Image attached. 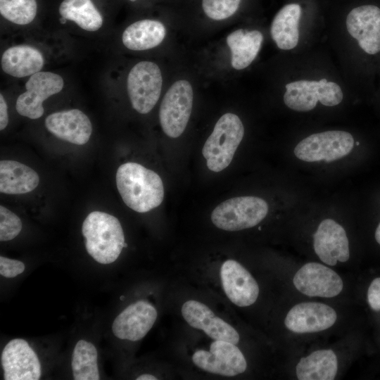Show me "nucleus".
Instances as JSON below:
<instances>
[{"label": "nucleus", "instance_id": "nucleus-1", "mask_svg": "<svg viewBox=\"0 0 380 380\" xmlns=\"http://www.w3.org/2000/svg\"><path fill=\"white\" fill-rule=\"evenodd\" d=\"M115 181L122 201L136 212H148L163 202L164 187L160 177L141 164H122L117 170Z\"/></svg>", "mask_w": 380, "mask_h": 380}, {"label": "nucleus", "instance_id": "nucleus-2", "mask_svg": "<svg viewBox=\"0 0 380 380\" xmlns=\"http://www.w3.org/2000/svg\"><path fill=\"white\" fill-rule=\"evenodd\" d=\"M82 232L87 253L103 265L115 262L124 248L125 235L118 219L101 211L90 213L83 222Z\"/></svg>", "mask_w": 380, "mask_h": 380}, {"label": "nucleus", "instance_id": "nucleus-3", "mask_svg": "<svg viewBox=\"0 0 380 380\" xmlns=\"http://www.w3.org/2000/svg\"><path fill=\"white\" fill-rule=\"evenodd\" d=\"M243 134V125L236 115L227 113L222 115L202 149L208 169L218 172L227 167Z\"/></svg>", "mask_w": 380, "mask_h": 380}, {"label": "nucleus", "instance_id": "nucleus-4", "mask_svg": "<svg viewBox=\"0 0 380 380\" xmlns=\"http://www.w3.org/2000/svg\"><path fill=\"white\" fill-rule=\"evenodd\" d=\"M268 213L266 201L256 196L232 198L212 212L211 220L220 229L234 232L255 227Z\"/></svg>", "mask_w": 380, "mask_h": 380}, {"label": "nucleus", "instance_id": "nucleus-5", "mask_svg": "<svg viewBox=\"0 0 380 380\" xmlns=\"http://www.w3.org/2000/svg\"><path fill=\"white\" fill-rule=\"evenodd\" d=\"M284 101L287 107L296 111H309L317 101L327 106H334L343 99L338 84L326 79L319 81L298 80L286 85Z\"/></svg>", "mask_w": 380, "mask_h": 380}, {"label": "nucleus", "instance_id": "nucleus-6", "mask_svg": "<svg viewBox=\"0 0 380 380\" xmlns=\"http://www.w3.org/2000/svg\"><path fill=\"white\" fill-rule=\"evenodd\" d=\"M194 99L191 84L180 80L165 94L159 110V120L164 133L177 138L184 131L189 120Z\"/></svg>", "mask_w": 380, "mask_h": 380}, {"label": "nucleus", "instance_id": "nucleus-7", "mask_svg": "<svg viewBox=\"0 0 380 380\" xmlns=\"http://www.w3.org/2000/svg\"><path fill=\"white\" fill-rule=\"evenodd\" d=\"M163 79L158 65L151 61H141L130 70L127 79V89L133 108L141 114L149 113L157 103Z\"/></svg>", "mask_w": 380, "mask_h": 380}, {"label": "nucleus", "instance_id": "nucleus-8", "mask_svg": "<svg viewBox=\"0 0 380 380\" xmlns=\"http://www.w3.org/2000/svg\"><path fill=\"white\" fill-rule=\"evenodd\" d=\"M354 146L353 136L345 131H327L312 134L294 148L295 156L305 162H331L348 155Z\"/></svg>", "mask_w": 380, "mask_h": 380}, {"label": "nucleus", "instance_id": "nucleus-9", "mask_svg": "<svg viewBox=\"0 0 380 380\" xmlns=\"http://www.w3.org/2000/svg\"><path fill=\"white\" fill-rule=\"evenodd\" d=\"M192 361L200 369L215 374L234 376L247 368L246 359L236 344L215 340L210 350H198L192 355Z\"/></svg>", "mask_w": 380, "mask_h": 380}, {"label": "nucleus", "instance_id": "nucleus-10", "mask_svg": "<svg viewBox=\"0 0 380 380\" xmlns=\"http://www.w3.org/2000/svg\"><path fill=\"white\" fill-rule=\"evenodd\" d=\"M63 86L61 76L51 72L39 71L31 75L25 84L26 91L17 99V112L30 119L39 118L44 113L43 102L59 93Z\"/></svg>", "mask_w": 380, "mask_h": 380}, {"label": "nucleus", "instance_id": "nucleus-11", "mask_svg": "<svg viewBox=\"0 0 380 380\" xmlns=\"http://www.w3.org/2000/svg\"><path fill=\"white\" fill-rule=\"evenodd\" d=\"M1 362L5 380H38L41 377L38 357L23 338L12 339L6 345Z\"/></svg>", "mask_w": 380, "mask_h": 380}, {"label": "nucleus", "instance_id": "nucleus-12", "mask_svg": "<svg viewBox=\"0 0 380 380\" xmlns=\"http://www.w3.org/2000/svg\"><path fill=\"white\" fill-rule=\"evenodd\" d=\"M293 283L300 292L311 297H335L343 286L341 278L336 272L317 262H309L301 267L294 275Z\"/></svg>", "mask_w": 380, "mask_h": 380}, {"label": "nucleus", "instance_id": "nucleus-13", "mask_svg": "<svg viewBox=\"0 0 380 380\" xmlns=\"http://www.w3.org/2000/svg\"><path fill=\"white\" fill-rule=\"evenodd\" d=\"M220 279L227 298L237 306L253 304L259 295L257 281L239 262L227 260L220 268Z\"/></svg>", "mask_w": 380, "mask_h": 380}, {"label": "nucleus", "instance_id": "nucleus-14", "mask_svg": "<svg viewBox=\"0 0 380 380\" xmlns=\"http://www.w3.org/2000/svg\"><path fill=\"white\" fill-rule=\"evenodd\" d=\"M157 311L150 303L141 300L129 305L115 319L112 331L118 338L137 341L153 326Z\"/></svg>", "mask_w": 380, "mask_h": 380}, {"label": "nucleus", "instance_id": "nucleus-15", "mask_svg": "<svg viewBox=\"0 0 380 380\" xmlns=\"http://www.w3.org/2000/svg\"><path fill=\"white\" fill-rule=\"evenodd\" d=\"M348 33L369 54L380 51V8L365 5L351 10L346 19Z\"/></svg>", "mask_w": 380, "mask_h": 380}, {"label": "nucleus", "instance_id": "nucleus-16", "mask_svg": "<svg viewBox=\"0 0 380 380\" xmlns=\"http://www.w3.org/2000/svg\"><path fill=\"white\" fill-rule=\"evenodd\" d=\"M337 315L330 306L315 302L294 305L287 313L284 324L288 329L298 334L324 331L334 325Z\"/></svg>", "mask_w": 380, "mask_h": 380}, {"label": "nucleus", "instance_id": "nucleus-17", "mask_svg": "<svg viewBox=\"0 0 380 380\" xmlns=\"http://www.w3.org/2000/svg\"><path fill=\"white\" fill-rule=\"evenodd\" d=\"M315 253L325 264L334 266L346 262L350 257L349 243L345 229L331 219H325L313 235Z\"/></svg>", "mask_w": 380, "mask_h": 380}, {"label": "nucleus", "instance_id": "nucleus-18", "mask_svg": "<svg viewBox=\"0 0 380 380\" xmlns=\"http://www.w3.org/2000/svg\"><path fill=\"white\" fill-rule=\"evenodd\" d=\"M182 315L192 327L203 330L214 340H222L236 344L239 335L236 329L216 316L205 304L195 300L186 301L182 307Z\"/></svg>", "mask_w": 380, "mask_h": 380}, {"label": "nucleus", "instance_id": "nucleus-19", "mask_svg": "<svg viewBox=\"0 0 380 380\" xmlns=\"http://www.w3.org/2000/svg\"><path fill=\"white\" fill-rule=\"evenodd\" d=\"M45 126L56 137L77 145L87 143L92 133L89 118L79 109L53 113L46 118Z\"/></svg>", "mask_w": 380, "mask_h": 380}, {"label": "nucleus", "instance_id": "nucleus-20", "mask_svg": "<svg viewBox=\"0 0 380 380\" xmlns=\"http://www.w3.org/2000/svg\"><path fill=\"white\" fill-rule=\"evenodd\" d=\"M44 63L42 53L29 45H17L7 49L1 60L3 71L15 77L31 76L39 72Z\"/></svg>", "mask_w": 380, "mask_h": 380}, {"label": "nucleus", "instance_id": "nucleus-21", "mask_svg": "<svg viewBox=\"0 0 380 380\" xmlns=\"http://www.w3.org/2000/svg\"><path fill=\"white\" fill-rule=\"evenodd\" d=\"M39 183L37 172L16 160L0 162V191L6 194H23L35 189Z\"/></svg>", "mask_w": 380, "mask_h": 380}, {"label": "nucleus", "instance_id": "nucleus-22", "mask_svg": "<svg viewBox=\"0 0 380 380\" xmlns=\"http://www.w3.org/2000/svg\"><path fill=\"white\" fill-rule=\"evenodd\" d=\"M165 34L166 29L162 23L146 19L129 25L122 33V41L128 49L143 51L158 46Z\"/></svg>", "mask_w": 380, "mask_h": 380}, {"label": "nucleus", "instance_id": "nucleus-23", "mask_svg": "<svg viewBox=\"0 0 380 380\" xmlns=\"http://www.w3.org/2000/svg\"><path fill=\"white\" fill-rule=\"evenodd\" d=\"M301 8L297 4L284 6L274 16L271 25V35L278 48L290 50L298 44V23Z\"/></svg>", "mask_w": 380, "mask_h": 380}, {"label": "nucleus", "instance_id": "nucleus-24", "mask_svg": "<svg viewBox=\"0 0 380 380\" xmlns=\"http://www.w3.org/2000/svg\"><path fill=\"white\" fill-rule=\"evenodd\" d=\"M263 41L262 34L258 30H235L227 37L232 53V66L236 70L247 68L257 56Z\"/></svg>", "mask_w": 380, "mask_h": 380}, {"label": "nucleus", "instance_id": "nucleus-25", "mask_svg": "<svg viewBox=\"0 0 380 380\" xmlns=\"http://www.w3.org/2000/svg\"><path fill=\"white\" fill-rule=\"evenodd\" d=\"M337 370V357L330 349L312 352L302 357L296 367L299 380H333Z\"/></svg>", "mask_w": 380, "mask_h": 380}, {"label": "nucleus", "instance_id": "nucleus-26", "mask_svg": "<svg viewBox=\"0 0 380 380\" xmlns=\"http://www.w3.org/2000/svg\"><path fill=\"white\" fill-rule=\"evenodd\" d=\"M59 13L86 31H96L103 25V18L91 0H63Z\"/></svg>", "mask_w": 380, "mask_h": 380}, {"label": "nucleus", "instance_id": "nucleus-27", "mask_svg": "<svg viewBox=\"0 0 380 380\" xmlns=\"http://www.w3.org/2000/svg\"><path fill=\"white\" fill-rule=\"evenodd\" d=\"M98 353L94 345L85 340H80L75 345L71 367L75 380H99Z\"/></svg>", "mask_w": 380, "mask_h": 380}, {"label": "nucleus", "instance_id": "nucleus-28", "mask_svg": "<svg viewBox=\"0 0 380 380\" xmlns=\"http://www.w3.org/2000/svg\"><path fill=\"white\" fill-rule=\"evenodd\" d=\"M37 11L36 0H0L1 15L17 25H25L32 22Z\"/></svg>", "mask_w": 380, "mask_h": 380}, {"label": "nucleus", "instance_id": "nucleus-29", "mask_svg": "<svg viewBox=\"0 0 380 380\" xmlns=\"http://www.w3.org/2000/svg\"><path fill=\"white\" fill-rule=\"evenodd\" d=\"M241 0H202L205 15L215 20H224L234 15Z\"/></svg>", "mask_w": 380, "mask_h": 380}, {"label": "nucleus", "instance_id": "nucleus-30", "mask_svg": "<svg viewBox=\"0 0 380 380\" xmlns=\"http://www.w3.org/2000/svg\"><path fill=\"white\" fill-rule=\"evenodd\" d=\"M22 229V222L18 216L0 206V241H7L15 238Z\"/></svg>", "mask_w": 380, "mask_h": 380}, {"label": "nucleus", "instance_id": "nucleus-31", "mask_svg": "<svg viewBox=\"0 0 380 380\" xmlns=\"http://www.w3.org/2000/svg\"><path fill=\"white\" fill-rule=\"evenodd\" d=\"M25 269V264L20 260L0 257V274L3 277H15L23 273Z\"/></svg>", "mask_w": 380, "mask_h": 380}, {"label": "nucleus", "instance_id": "nucleus-32", "mask_svg": "<svg viewBox=\"0 0 380 380\" xmlns=\"http://www.w3.org/2000/svg\"><path fill=\"white\" fill-rule=\"evenodd\" d=\"M367 300L372 310H380V277L374 279L370 284L367 291Z\"/></svg>", "mask_w": 380, "mask_h": 380}, {"label": "nucleus", "instance_id": "nucleus-33", "mask_svg": "<svg viewBox=\"0 0 380 380\" xmlns=\"http://www.w3.org/2000/svg\"><path fill=\"white\" fill-rule=\"evenodd\" d=\"M8 123V106L2 94H0V129H4Z\"/></svg>", "mask_w": 380, "mask_h": 380}, {"label": "nucleus", "instance_id": "nucleus-34", "mask_svg": "<svg viewBox=\"0 0 380 380\" xmlns=\"http://www.w3.org/2000/svg\"><path fill=\"white\" fill-rule=\"evenodd\" d=\"M137 380H156L158 379L155 376L149 374H144L139 376Z\"/></svg>", "mask_w": 380, "mask_h": 380}, {"label": "nucleus", "instance_id": "nucleus-35", "mask_svg": "<svg viewBox=\"0 0 380 380\" xmlns=\"http://www.w3.org/2000/svg\"><path fill=\"white\" fill-rule=\"evenodd\" d=\"M375 239L379 244H380V224L377 227L375 232Z\"/></svg>", "mask_w": 380, "mask_h": 380}, {"label": "nucleus", "instance_id": "nucleus-36", "mask_svg": "<svg viewBox=\"0 0 380 380\" xmlns=\"http://www.w3.org/2000/svg\"><path fill=\"white\" fill-rule=\"evenodd\" d=\"M120 300H124V296H120Z\"/></svg>", "mask_w": 380, "mask_h": 380}, {"label": "nucleus", "instance_id": "nucleus-37", "mask_svg": "<svg viewBox=\"0 0 380 380\" xmlns=\"http://www.w3.org/2000/svg\"><path fill=\"white\" fill-rule=\"evenodd\" d=\"M127 244L126 243H124V248L127 247Z\"/></svg>", "mask_w": 380, "mask_h": 380}, {"label": "nucleus", "instance_id": "nucleus-38", "mask_svg": "<svg viewBox=\"0 0 380 380\" xmlns=\"http://www.w3.org/2000/svg\"><path fill=\"white\" fill-rule=\"evenodd\" d=\"M356 144H357V145H358V144H359V142H358V141H357V142H356Z\"/></svg>", "mask_w": 380, "mask_h": 380}, {"label": "nucleus", "instance_id": "nucleus-39", "mask_svg": "<svg viewBox=\"0 0 380 380\" xmlns=\"http://www.w3.org/2000/svg\"><path fill=\"white\" fill-rule=\"evenodd\" d=\"M129 1H137V0H129Z\"/></svg>", "mask_w": 380, "mask_h": 380}]
</instances>
